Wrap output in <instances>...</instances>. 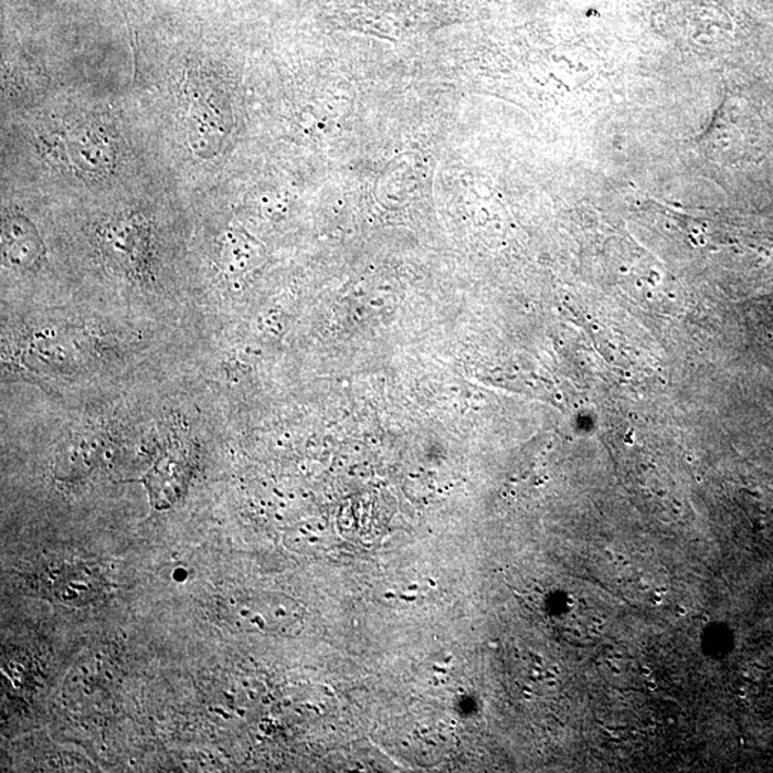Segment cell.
<instances>
[{
  "label": "cell",
  "mask_w": 773,
  "mask_h": 773,
  "mask_svg": "<svg viewBox=\"0 0 773 773\" xmlns=\"http://www.w3.org/2000/svg\"><path fill=\"white\" fill-rule=\"evenodd\" d=\"M221 618L232 629L255 635L294 637L304 627V608L283 593L235 594L220 606Z\"/></svg>",
  "instance_id": "6da1fadb"
},
{
  "label": "cell",
  "mask_w": 773,
  "mask_h": 773,
  "mask_svg": "<svg viewBox=\"0 0 773 773\" xmlns=\"http://www.w3.org/2000/svg\"><path fill=\"white\" fill-rule=\"evenodd\" d=\"M225 96L215 89H198L188 99V139L193 151L219 152L225 142Z\"/></svg>",
  "instance_id": "7a4b0ae2"
},
{
  "label": "cell",
  "mask_w": 773,
  "mask_h": 773,
  "mask_svg": "<svg viewBox=\"0 0 773 773\" xmlns=\"http://www.w3.org/2000/svg\"><path fill=\"white\" fill-rule=\"evenodd\" d=\"M72 157L80 168L89 172L108 169L113 166V142L108 135L96 128H82L75 130L70 139Z\"/></svg>",
  "instance_id": "3957f363"
},
{
  "label": "cell",
  "mask_w": 773,
  "mask_h": 773,
  "mask_svg": "<svg viewBox=\"0 0 773 773\" xmlns=\"http://www.w3.org/2000/svg\"><path fill=\"white\" fill-rule=\"evenodd\" d=\"M96 583H98V578L91 576L88 572H74L65 584H61L57 594H60L62 602H88L89 597H94Z\"/></svg>",
  "instance_id": "277c9868"
}]
</instances>
